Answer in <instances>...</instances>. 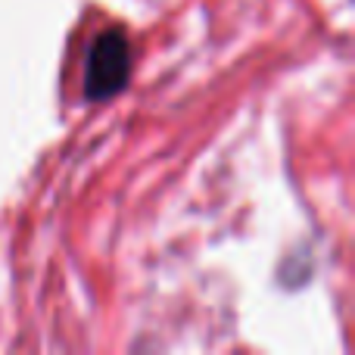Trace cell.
<instances>
[{"instance_id": "6da1fadb", "label": "cell", "mask_w": 355, "mask_h": 355, "mask_svg": "<svg viewBox=\"0 0 355 355\" xmlns=\"http://www.w3.org/2000/svg\"><path fill=\"white\" fill-rule=\"evenodd\" d=\"M131 72V47L125 35L119 31H106L94 41L91 56H87V72H85V87L91 100H106L119 94L128 81Z\"/></svg>"}]
</instances>
